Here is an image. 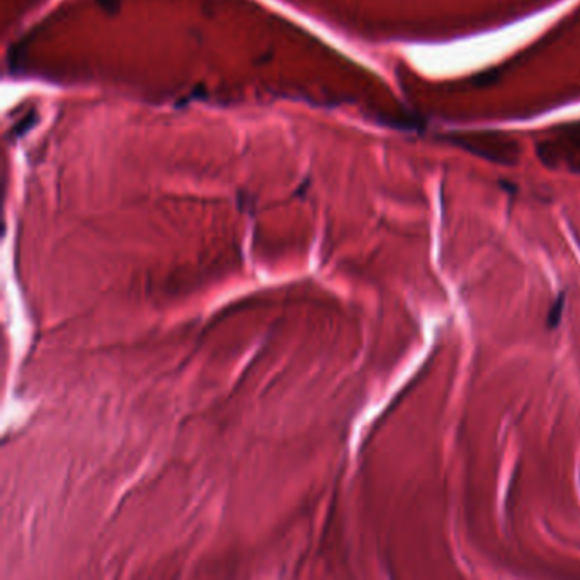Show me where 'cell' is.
<instances>
[{
    "label": "cell",
    "instance_id": "obj_1",
    "mask_svg": "<svg viewBox=\"0 0 580 580\" xmlns=\"http://www.w3.org/2000/svg\"><path fill=\"white\" fill-rule=\"evenodd\" d=\"M561 305H564V293H561L560 298L557 300V303L553 305V309L550 310V317H548V325H550V327H557L558 322H560L561 309H564Z\"/></svg>",
    "mask_w": 580,
    "mask_h": 580
}]
</instances>
